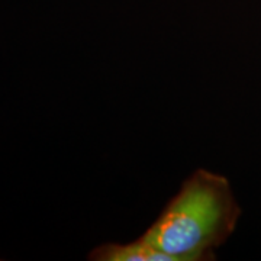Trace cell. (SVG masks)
<instances>
[{
  "instance_id": "obj_1",
  "label": "cell",
  "mask_w": 261,
  "mask_h": 261,
  "mask_svg": "<svg viewBox=\"0 0 261 261\" xmlns=\"http://www.w3.org/2000/svg\"><path fill=\"white\" fill-rule=\"evenodd\" d=\"M241 218L232 185L224 174L197 168L141 235L174 261L215 260Z\"/></svg>"
},
{
  "instance_id": "obj_2",
  "label": "cell",
  "mask_w": 261,
  "mask_h": 261,
  "mask_svg": "<svg viewBox=\"0 0 261 261\" xmlns=\"http://www.w3.org/2000/svg\"><path fill=\"white\" fill-rule=\"evenodd\" d=\"M92 261H174L166 252L160 251L138 237L129 243H105L89 252Z\"/></svg>"
}]
</instances>
